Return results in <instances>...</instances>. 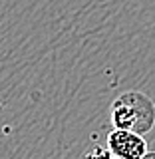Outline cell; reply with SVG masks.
<instances>
[{"instance_id":"7a4b0ae2","label":"cell","mask_w":155,"mask_h":159,"mask_svg":"<svg viewBox=\"0 0 155 159\" xmlns=\"http://www.w3.org/2000/svg\"><path fill=\"white\" fill-rule=\"evenodd\" d=\"M107 151L119 159H145L149 147L143 135L129 129L113 127V131L107 135Z\"/></svg>"},{"instance_id":"6da1fadb","label":"cell","mask_w":155,"mask_h":159,"mask_svg":"<svg viewBox=\"0 0 155 159\" xmlns=\"http://www.w3.org/2000/svg\"><path fill=\"white\" fill-rule=\"evenodd\" d=\"M113 127L129 129L139 135H145L153 129L155 123V106L151 98L143 92H123L117 96L109 109Z\"/></svg>"},{"instance_id":"3957f363","label":"cell","mask_w":155,"mask_h":159,"mask_svg":"<svg viewBox=\"0 0 155 159\" xmlns=\"http://www.w3.org/2000/svg\"><path fill=\"white\" fill-rule=\"evenodd\" d=\"M84 159H119V157L112 155V153H109L107 149H103V147H96V149H92Z\"/></svg>"}]
</instances>
